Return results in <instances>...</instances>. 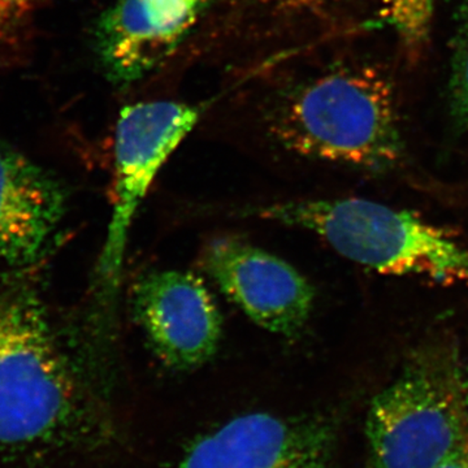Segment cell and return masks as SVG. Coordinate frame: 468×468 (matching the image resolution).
<instances>
[{"mask_svg": "<svg viewBox=\"0 0 468 468\" xmlns=\"http://www.w3.org/2000/svg\"><path fill=\"white\" fill-rule=\"evenodd\" d=\"M111 437L42 302L0 291V460L48 462Z\"/></svg>", "mask_w": 468, "mask_h": 468, "instance_id": "6da1fadb", "label": "cell"}, {"mask_svg": "<svg viewBox=\"0 0 468 468\" xmlns=\"http://www.w3.org/2000/svg\"><path fill=\"white\" fill-rule=\"evenodd\" d=\"M268 129L303 158L384 171L402 156L396 94L375 67L334 68L309 77L279 101Z\"/></svg>", "mask_w": 468, "mask_h": 468, "instance_id": "7a4b0ae2", "label": "cell"}, {"mask_svg": "<svg viewBox=\"0 0 468 468\" xmlns=\"http://www.w3.org/2000/svg\"><path fill=\"white\" fill-rule=\"evenodd\" d=\"M242 217L310 230L344 258L377 272L468 282V250L414 214L362 198L251 205Z\"/></svg>", "mask_w": 468, "mask_h": 468, "instance_id": "3957f363", "label": "cell"}, {"mask_svg": "<svg viewBox=\"0 0 468 468\" xmlns=\"http://www.w3.org/2000/svg\"><path fill=\"white\" fill-rule=\"evenodd\" d=\"M369 468H433L468 440L464 383L454 354L410 359L372 399L366 420Z\"/></svg>", "mask_w": 468, "mask_h": 468, "instance_id": "277c9868", "label": "cell"}, {"mask_svg": "<svg viewBox=\"0 0 468 468\" xmlns=\"http://www.w3.org/2000/svg\"><path fill=\"white\" fill-rule=\"evenodd\" d=\"M199 117V107L175 101H140L120 112L115 131V202L98 267L104 294H116L135 212L154 178Z\"/></svg>", "mask_w": 468, "mask_h": 468, "instance_id": "5b68a950", "label": "cell"}, {"mask_svg": "<svg viewBox=\"0 0 468 468\" xmlns=\"http://www.w3.org/2000/svg\"><path fill=\"white\" fill-rule=\"evenodd\" d=\"M337 428L331 415L249 412L196 437L177 468H329Z\"/></svg>", "mask_w": 468, "mask_h": 468, "instance_id": "8992f818", "label": "cell"}, {"mask_svg": "<svg viewBox=\"0 0 468 468\" xmlns=\"http://www.w3.org/2000/svg\"><path fill=\"white\" fill-rule=\"evenodd\" d=\"M201 266L245 315L282 337H298L309 322L315 291L282 258L239 237L220 236L203 248Z\"/></svg>", "mask_w": 468, "mask_h": 468, "instance_id": "52a82bcc", "label": "cell"}, {"mask_svg": "<svg viewBox=\"0 0 468 468\" xmlns=\"http://www.w3.org/2000/svg\"><path fill=\"white\" fill-rule=\"evenodd\" d=\"M132 307L151 349L168 368L189 371L217 353L223 320L198 276L181 271L144 273L132 291Z\"/></svg>", "mask_w": 468, "mask_h": 468, "instance_id": "ba28073f", "label": "cell"}, {"mask_svg": "<svg viewBox=\"0 0 468 468\" xmlns=\"http://www.w3.org/2000/svg\"><path fill=\"white\" fill-rule=\"evenodd\" d=\"M208 0H117L95 29L101 66L132 84L162 66L192 32Z\"/></svg>", "mask_w": 468, "mask_h": 468, "instance_id": "9c48e42d", "label": "cell"}, {"mask_svg": "<svg viewBox=\"0 0 468 468\" xmlns=\"http://www.w3.org/2000/svg\"><path fill=\"white\" fill-rule=\"evenodd\" d=\"M67 201L57 178L0 140V261L15 268L42 261Z\"/></svg>", "mask_w": 468, "mask_h": 468, "instance_id": "30bf717a", "label": "cell"}, {"mask_svg": "<svg viewBox=\"0 0 468 468\" xmlns=\"http://www.w3.org/2000/svg\"><path fill=\"white\" fill-rule=\"evenodd\" d=\"M435 5L436 0H380V21L397 34L410 63L426 52Z\"/></svg>", "mask_w": 468, "mask_h": 468, "instance_id": "8fae6325", "label": "cell"}, {"mask_svg": "<svg viewBox=\"0 0 468 468\" xmlns=\"http://www.w3.org/2000/svg\"><path fill=\"white\" fill-rule=\"evenodd\" d=\"M455 27L452 39L449 110L457 131H468V0H461L455 9Z\"/></svg>", "mask_w": 468, "mask_h": 468, "instance_id": "7c38bea8", "label": "cell"}, {"mask_svg": "<svg viewBox=\"0 0 468 468\" xmlns=\"http://www.w3.org/2000/svg\"><path fill=\"white\" fill-rule=\"evenodd\" d=\"M48 0H0V41L11 38Z\"/></svg>", "mask_w": 468, "mask_h": 468, "instance_id": "4fadbf2b", "label": "cell"}, {"mask_svg": "<svg viewBox=\"0 0 468 468\" xmlns=\"http://www.w3.org/2000/svg\"><path fill=\"white\" fill-rule=\"evenodd\" d=\"M433 468H468V440Z\"/></svg>", "mask_w": 468, "mask_h": 468, "instance_id": "5bb4252c", "label": "cell"}, {"mask_svg": "<svg viewBox=\"0 0 468 468\" xmlns=\"http://www.w3.org/2000/svg\"><path fill=\"white\" fill-rule=\"evenodd\" d=\"M464 401H466V408L468 412V384H464Z\"/></svg>", "mask_w": 468, "mask_h": 468, "instance_id": "9a60e30c", "label": "cell"}]
</instances>
